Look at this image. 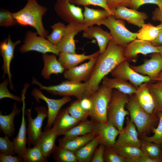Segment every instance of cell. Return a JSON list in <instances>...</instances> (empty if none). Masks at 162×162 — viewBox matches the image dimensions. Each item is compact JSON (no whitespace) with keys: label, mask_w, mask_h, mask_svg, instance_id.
Instances as JSON below:
<instances>
[{"label":"cell","mask_w":162,"mask_h":162,"mask_svg":"<svg viewBox=\"0 0 162 162\" xmlns=\"http://www.w3.org/2000/svg\"><path fill=\"white\" fill-rule=\"evenodd\" d=\"M156 80L158 82L162 81V71L159 74Z\"/></svg>","instance_id":"obj_57"},{"label":"cell","mask_w":162,"mask_h":162,"mask_svg":"<svg viewBox=\"0 0 162 162\" xmlns=\"http://www.w3.org/2000/svg\"><path fill=\"white\" fill-rule=\"evenodd\" d=\"M32 83L38 86L40 90H45L52 95L63 97L74 96L79 100L89 97L93 92L88 81L82 82L67 80L57 85L46 86L32 77Z\"/></svg>","instance_id":"obj_3"},{"label":"cell","mask_w":162,"mask_h":162,"mask_svg":"<svg viewBox=\"0 0 162 162\" xmlns=\"http://www.w3.org/2000/svg\"><path fill=\"white\" fill-rule=\"evenodd\" d=\"M7 135L0 137V152L7 155H14L16 154L13 141L10 140Z\"/></svg>","instance_id":"obj_44"},{"label":"cell","mask_w":162,"mask_h":162,"mask_svg":"<svg viewBox=\"0 0 162 162\" xmlns=\"http://www.w3.org/2000/svg\"><path fill=\"white\" fill-rule=\"evenodd\" d=\"M140 147L143 154L150 157L162 158L161 145L140 139Z\"/></svg>","instance_id":"obj_35"},{"label":"cell","mask_w":162,"mask_h":162,"mask_svg":"<svg viewBox=\"0 0 162 162\" xmlns=\"http://www.w3.org/2000/svg\"><path fill=\"white\" fill-rule=\"evenodd\" d=\"M105 146L100 143L96 148L91 162H104V153Z\"/></svg>","instance_id":"obj_50"},{"label":"cell","mask_w":162,"mask_h":162,"mask_svg":"<svg viewBox=\"0 0 162 162\" xmlns=\"http://www.w3.org/2000/svg\"><path fill=\"white\" fill-rule=\"evenodd\" d=\"M80 122L70 115L67 108L62 109L56 116L52 128L58 136L64 135Z\"/></svg>","instance_id":"obj_21"},{"label":"cell","mask_w":162,"mask_h":162,"mask_svg":"<svg viewBox=\"0 0 162 162\" xmlns=\"http://www.w3.org/2000/svg\"><path fill=\"white\" fill-rule=\"evenodd\" d=\"M149 89L152 97L154 105V114L162 112V91L152 86L148 82Z\"/></svg>","instance_id":"obj_42"},{"label":"cell","mask_w":162,"mask_h":162,"mask_svg":"<svg viewBox=\"0 0 162 162\" xmlns=\"http://www.w3.org/2000/svg\"><path fill=\"white\" fill-rule=\"evenodd\" d=\"M106 0L108 8L112 12L113 10L119 6H124L130 7V0Z\"/></svg>","instance_id":"obj_49"},{"label":"cell","mask_w":162,"mask_h":162,"mask_svg":"<svg viewBox=\"0 0 162 162\" xmlns=\"http://www.w3.org/2000/svg\"><path fill=\"white\" fill-rule=\"evenodd\" d=\"M101 25L109 29L112 39L120 46L125 47L137 38V32L130 31L125 27L123 20L117 19L113 15H110L104 19Z\"/></svg>","instance_id":"obj_7"},{"label":"cell","mask_w":162,"mask_h":162,"mask_svg":"<svg viewBox=\"0 0 162 162\" xmlns=\"http://www.w3.org/2000/svg\"><path fill=\"white\" fill-rule=\"evenodd\" d=\"M22 111L18 108L16 103L14 102L11 112L8 115H3L0 113V129L4 135H7L10 138L14 135L15 127L14 120L15 117L19 115Z\"/></svg>","instance_id":"obj_29"},{"label":"cell","mask_w":162,"mask_h":162,"mask_svg":"<svg viewBox=\"0 0 162 162\" xmlns=\"http://www.w3.org/2000/svg\"><path fill=\"white\" fill-rule=\"evenodd\" d=\"M113 16L117 19L126 21L128 23L141 28L148 18L146 14L124 6H119L113 11Z\"/></svg>","instance_id":"obj_20"},{"label":"cell","mask_w":162,"mask_h":162,"mask_svg":"<svg viewBox=\"0 0 162 162\" xmlns=\"http://www.w3.org/2000/svg\"><path fill=\"white\" fill-rule=\"evenodd\" d=\"M129 100V95L113 89L107 107V122L114 126L119 132L123 128L125 116L129 115V111L124 109Z\"/></svg>","instance_id":"obj_5"},{"label":"cell","mask_w":162,"mask_h":162,"mask_svg":"<svg viewBox=\"0 0 162 162\" xmlns=\"http://www.w3.org/2000/svg\"><path fill=\"white\" fill-rule=\"evenodd\" d=\"M130 65L136 72L149 76L152 81H156L159 74L162 71V57L159 53H153L151 58L142 64Z\"/></svg>","instance_id":"obj_15"},{"label":"cell","mask_w":162,"mask_h":162,"mask_svg":"<svg viewBox=\"0 0 162 162\" xmlns=\"http://www.w3.org/2000/svg\"><path fill=\"white\" fill-rule=\"evenodd\" d=\"M34 110L37 114L34 118H33L32 116V107L25 111L28 122L27 132L28 147H30L32 145L35 146L38 138L42 132L43 121L48 116V109L44 106L35 107Z\"/></svg>","instance_id":"obj_9"},{"label":"cell","mask_w":162,"mask_h":162,"mask_svg":"<svg viewBox=\"0 0 162 162\" xmlns=\"http://www.w3.org/2000/svg\"><path fill=\"white\" fill-rule=\"evenodd\" d=\"M21 42V40H19L13 42L11 40L10 35L8 34L7 38L3 41L1 42L0 44V52L3 62L2 67L4 71L2 78L4 77L5 75H8L10 88L12 90H14V89L12 81V76L10 71V65L14 58L15 48Z\"/></svg>","instance_id":"obj_14"},{"label":"cell","mask_w":162,"mask_h":162,"mask_svg":"<svg viewBox=\"0 0 162 162\" xmlns=\"http://www.w3.org/2000/svg\"><path fill=\"white\" fill-rule=\"evenodd\" d=\"M113 89L102 84L90 96L92 107L89 111V116L94 122H107V107Z\"/></svg>","instance_id":"obj_6"},{"label":"cell","mask_w":162,"mask_h":162,"mask_svg":"<svg viewBox=\"0 0 162 162\" xmlns=\"http://www.w3.org/2000/svg\"><path fill=\"white\" fill-rule=\"evenodd\" d=\"M115 144L117 145L140 147V140L135 124L128 117L126 118V125L119 132Z\"/></svg>","instance_id":"obj_18"},{"label":"cell","mask_w":162,"mask_h":162,"mask_svg":"<svg viewBox=\"0 0 162 162\" xmlns=\"http://www.w3.org/2000/svg\"><path fill=\"white\" fill-rule=\"evenodd\" d=\"M67 108L71 116L80 121L87 119L89 116V112L85 110L81 106L80 100L77 99L73 101Z\"/></svg>","instance_id":"obj_38"},{"label":"cell","mask_w":162,"mask_h":162,"mask_svg":"<svg viewBox=\"0 0 162 162\" xmlns=\"http://www.w3.org/2000/svg\"><path fill=\"white\" fill-rule=\"evenodd\" d=\"M125 48L115 43L112 39L105 51L99 56L88 81L93 92L98 88L104 77L119 63L127 60L124 56Z\"/></svg>","instance_id":"obj_1"},{"label":"cell","mask_w":162,"mask_h":162,"mask_svg":"<svg viewBox=\"0 0 162 162\" xmlns=\"http://www.w3.org/2000/svg\"><path fill=\"white\" fill-rule=\"evenodd\" d=\"M162 150V145H161Z\"/></svg>","instance_id":"obj_60"},{"label":"cell","mask_w":162,"mask_h":162,"mask_svg":"<svg viewBox=\"0 0 162 162\" xmlns=\"http://www.w3.org/2000/svg\"><path fill=\"white\" fill-rule=\"evenodd\" d=\"M98 56L79 66L65 70L63 76L67 80L78 82L88 81Z\"/></svg>","instance_id":"obj_16"},{"label":"cell","mask_w":162,"mask_h":162,"mask_svg":"<svg viewBox=\"0 0 162 162\" xmlns=\"http://www.w3.org/2000/svg\"><path fill=\"white\" fill-rule=\"evenodd\" d=\"M82 36L89 39L95 38L97 42L100 54L105 51L109 41L112 38L110 33L99 26L87 27L83 31Z\"/></svg>","instance_id":"obj_23"},{"label":"cell","mask_w":162,"mask_h":162,"mask_svg":"<svg viewBox=\"0 0 162 162\" xmlns=\"http://www.w3.org/2000/svg\"><path fill=\"white\" fill-rule=\"evenodd\" d=\"M100 54L99 51L89 55L84 53L77 54L67 53L59 52L58 60L65 70H68L77 66L84 61L90 60Z\"/></svg>","instance_id":"obj_25"},{"label":"cell","mask_w":162,"mask_h":162,"mask_svg":"<svg viewBox=\"0 0 162 162\" xmlns=\"http://www.w3.org/2000/svg\"><path fill=\"white\" fill-rule=\"evenodd\" d=\"M104 162H126L124 159L112 150L105 146L104 155Z\"/></svg>","instance_id":"obj_47"},{"label":"cell","mask_w":162,"mask_h":162,"mask_svg":"<svg viewBox=\"0 0 162 162\" xmlns=\"http://www.w3.org/2000/svg\"><path fill=\"white\" fill-rule=\"evenodd\" d=\"M31 93L37 103H40V100L41 99L45 101L47 105L48 116L44 130L50 129L52 128L53 122L61 107L71 100L70 96L63 97L57 99L49 98L44 95L40 89L36 88L33 89Z\"/></svg>","instance_id":"obj_10"},{"label":"cell","mask_w":162,"mask_h":162,"mask_svg":"<svg viewBox=\"0 0 162 162\" xmlns=\"http://www.w3.org/2000/svg\"><path fill=\"white\" fill-rule=\"evenodd\" d=\"M9 81L7 78L0 84V99L5 98H9L18 102L22 103V97L15 95L11 94L8 88Z\"/></svg>","instance_id":"obj_46"},{"label":"cell","mask_w":162,"mask_h":162,"mask_svg":"<svg viewBox=\"0 0 162 162\" xmlns=\"http://www.w3.org/2000/svg\"><path fill=\"white\" fill-rule=\"evenodd\" d=\"M52 31L46 38L51 43L56 46L61 41L65 33L66 26L61 22L56 23L51 26Z\"/></svg>","instance_id":"obj_40"},{"label":"cell","mask_w":162,"mask_h":162,"mask_svg":"<svg viewBox=\"0 0 162 162\" xmlns=\"http://www.w3.org/2000/svg\"><path fill=\"white\" fill-rule=\"evenodd\" d=\"M42 58L44 66L41 70V75L45 79L49 80L51 74L63 73L65 70L57 59L56 54H43Z\"/></svg>","instance_id":"obj_27"},{"label":"cell","mask_w":162,"mask_h":162,"mask_svg":"<svg viewBox=\"0 0 162 162\" xmlns=\"http://www.w3.org/2000/svg\"><path fill=\"white\" fill-rule=\"evenodd\" d=\"M88 27L83 22L73 23L66 26L63 37L56 46L59 52L75 53L74 37L80 32Z\"/></svg>","instance_id":"obj_13"},{"label":"cell","mask_w":162,"mask_h":162,"mask_svg":"<svg viewBox=\"0 0 162 162\" xmlns=\"http://www.w3.org/2000/svg\"><path fill=\"white\" fill-rule=\"evenodd\" d=\"M149 83L152 86L162 91V81H158L155 83H152L150 82Z\"/></svg>","instance_id":"obj_56"},{"label":"cell","mask_w":162,"mask_h":162,"mask_svg":"<svg viewBox=\"0 0 162 162\" xmlns=\"http://www.w3.org/2000/svg\"><path fill=\"white\" fill-rule=\"evenodd\" d=\"M47 10L46 7L39 4L37 0H27L24 7L13 14L19 24L31 26L39 35L46 38L49 32L44 26L42 18Z\"/></svg>","instance_id":"obj_2"},{"label":"cell","mask_w":162,"mask_h":162,"mask_svg":"<svg viewBox=\"0 0 162 162\" xmlns=\"http://www.w3.org/2000/svg\"><path fill=\"white\" fill-rule=\"evenodd\" d=\"M72 3L77 5L87 6L89 5L98 6L107 11L112 15H113V12L108 8L106 0H74Z\"/></svg>","instance_id":"obj_45"},{"label":"cell","mask_w":162,"mask_h":162,"mask_svg":"<svg viewBox=\"0 0 162 162\" xmlns=\"http://www.w3.org/2000/svg\"><path fill=\"white\" fill-rule=\"evenodd\" d=\"M94 122L87 119L80 123L64 134V137L71 138L94 132Z\"/></svg>","instance_id":"obj_34"},{"label":"cell","mask_w":162,"mask_h":162,"mask_svg":"<svg viewBox=\"0 0 162 162\" xmlns=\"http://www.w3.org/2000/svg\"><path fill=\"white\" fill-rule=\"evenodd\" d=\"M134 94L141 108L149 114H154V103L150 92L148 82L143 83L138 86Z\"/></svg>","instance_id":"obj_26"},{"label":"cell","mask_w":162,"mask_h":162,"mask_svg":"<svg viewBox=\"0 0 162 162\" xmlns=\"http://www.w3.org/2000/svg\"><path fill=\"white\" fill-rule=\"evenodd\" d=\"M159 48V53L160 55L162 57V46H158Z\"/></svg>","instance_id":"obj_58"},{"label":"cell","mask_w":162,"mask_h":162,"mask_svg":"<svg viewBox=\"0 0 162 162\" xmlns=\"http://www.w3.org/2000/svg\"><path fill=\"white\" fill-rule=\"evenodd\" d=\"M17 23L14 19L13 13L4 9H1L0 26L8 27L14 26Z\"/></svg>","instance_id":"obj_43"},{"label":"cell","mask_w":162,"mask_h":162,"mask_svg":"<svg viewBox=\"0 0 162 162\" xmlns=\"http://www.w3.org/2000/svg\"><path fill=\"white\" fill-rule=\"evenodd\" d=\"M152 20L154 21H159L162 22V6L156 8L152 13Z\"/></svg>","instance_id":"obj_55"},{"label":"cell","mask_w":162,"mask_h":162,"mask_svg":"<svg viewBox=\"0 0 162 162\" xmlns=\"http://www.w3.org/2000/svg\"><path fill=\"white\" fill-rule=\"evenodd\" d=\"M140 28L137 32V39L151 42L158 37L159 29L157 26L149 23H144Z\"/></svg>","instance_id":"obj_36"},{"label":"cell","mask_w":162,"mask_h":162,"mask_svg":"<svg viewBox=\"0 0 162 162\" xmlns=\"http://www.w3.org/2000/svg\"><path fill=\"white\" fill-rule=\"evenodd\" d=\"M110 148L123 158L126 162H136L143 154L140 148L138 147L120 146L115 144Z\"/></svg>","instance_id":"obj_33"},{"label":"cell","mask_w":162,"mask_h":162,"mask_svg":"<svg viewBox=\"0 0 162 162\" xmlns=\"http://www.w3.org/2000/svg\"><path fill=\"white\" fill-rule=\"evenodd\" d=\"M64 0L68 1L69 2H72L74 0Z\"/></svg>","instance_id":"obj_59"},{"label":"cell","mask_w":162,"mask_h":162,"mask_svg":"<svg viewBox=\"0 0 162 162\" xmlns=\"http://www.w3.org/2000/svg\"><path fill=\"white\" fill-rule=\"evenodd\" d=\"M101 143L99 137L96 136L91 140L75 152L78 162H91L94 152Z\"/></svg>","instance_id":"obj_32"},{"label":"cell","mask_w":162,"mask_h":162,"mask_svg":"<svg viewBox=\"0 0 162 162\" xmlns=\"http://www.w3.org/2000/svg\"><path fill=\"white\" fill-rule=\"evenodd\" d=\"M146 4H156L160 8L162 6V0H130V7L137 10L141 6Z\"/></svg>","instance_id":"obj_48"},{"label":"cell","mask_w":162,"mask_h":162,"mask_svg":"<svg viewBox=\"0 0 162 162\" xmlns=\"http://www.w3.org/2000/svg\"><path fill=\"white\" fill-rule=\"evenodd\" d=\"M23 162H46L47 158L44 157L36 146L28 147L22 156Z\"/></svg>","instance_id":"obj_39"},{"label":"cell","mask_w":162,"mask_h":162,"mask_svg":"<svg viewBox=\"0 0 162 162\" xmlns=\"http://www.w3.org/2000/svg\"><path fill=\"white\" fill-rule=\"evenodd\" d=\"M23 106L22 108V117L21 124L16 136L13 139V142L15 147L16 154L17 156L22 158V156L26 150L27 148V138L26 137L27 128L26 122L25 118L26 104L24 94L22 96Z\"/></svg>","instance_id":"obj_24"},{"label":"cell","mask_w":162,"mask_h":162,"mask_svg":"<svg viewBox=\"0 0 162 162\" xmlns=\"http://www.w3.org/2000/svg\"><path fill=\"white\" fill-rule=\"evenodd\" d=\"M102 81V84L110 88L116 89L129 96L134 94L137 88L128 81L119 78H110L106 76Z\"/></svg>","instance_id":"obj_30"},{"label":"cell","mask_w":162,"mask_h":162,"mask_svg":"<svg viewBox=\"0 0 162 162\" xmlns=\"http://www.w3.org/2000/svg\"><path fill=\"white\" fill-rule=\"evenodd\" d=\"M159 52V47L154 45L151 42L136 39L125 47L124 56L127 60L134 58L139 54L146 55Z\"/></svg>","instance_id":"obj_17"},{"label":"cell","mask_w":162,"mask_h":162,"mask_svg":"<svg viewBox=\"0 0 162 162\" xmlns=\"http://www.w3.org/2000/svg\"><path fill=\"white\" fill-rule=\"evenodd\" d=\"M83 14V23L88 27L95 25H101L102 21L110 15H112L105 10L95 9L84 6Z\"/></svg>","instance_id":"obj_31"},{"label":"cell","mask_w":162,"mask_h":162,"mask_svg":"<svg viewBox=\"0 0 162 162\" xmlns=\"http://www.w3.org/2000/svg\"><path fill=\"white\" fill-rule=\"evenodd\" d=\"M157 26L159 29L158 35L156 38L151 42L155 46H162V22Z\"/></svg>","instance_id":"obj_52"},{"label":"cell","mask_w":162,"mask_h":162,"mask_svg":"<svg viewBox=\"0 0 162 162\" xmlns=\"http://www.w3.org/2000/svg\"><path fill=\"white\" fill-rule=\"evenodd\" d=\"M129 113L130 119L135 124L140 139L147 136L155 128L159 120L156 115L149 114L139 104L134 94L129 96V100L126 105Z\"/></svg>","instance_id":"obj_4"},{"label":"cell","mask_w":162,"mask_h":162,"mask_svg":"<svg viewBox=\"0 0 162 162\" xmlns=\"http://www.w3.org/2000/svg\"><path fill=\"white\" fill-rule=\"evenodd\" d=\"M57 14L68 24L83 22L82 8L70 2L64 0H57L54 6Z\"/></svg>","instance_id":"obj_12"},{"label":"cell","mask_w":162,"mask_h":162,"mask_svg":"<svg viewBox=\"0 0 162 162\" xmlns=\"http://www.w3.org/2000/svg\"><path fill=\"white\" fill-rule=\"evenodd\" d=\"M136 162H162V158H157L149 157L143 154Z\"/></svg>","instance_id":"obj_54"},{"label":"cell","mask_w":162,"mask_h":162,"mask_svg":"<svg viewBox=\"0 0 162 162\" xmlns=\"http://www.w3.org/2000/svg\"><path fill=\"white\" fill-rule=\"evenodd\" d=\"M52 158L57 162H78L75 152L57 146L52 154Z\"/></svg>","instance_id":"obj_37"},{"label":"cell","mask_w":162,"mask_h":162,"mask_svg":"<svg viewBox=\"0 0 162 162\" xmlns=\"http://www.w3.org/2000/svg\"><path fill=\"white\" fill-rule=\"evenodd\" d=\"M31 31H27L23 40V44L20 46L19 51L24 53L29 51H35L43 54L51 52L58 55L59 52L56 46L48 40Z\"/></svg>","instance_id":"obj_8"},{"label":"cell","mask_w":162,"mask_h":162,"mask_svg":"<svg viewBox=\"0 0 162 162\" xmlns=\"http://www.w3.org/2000/svg\"><path fill=\"white\" fill-rule=\"evenodd\" d=\"M22 158L18 156L7 155L0 153V162H23Z\"/></svg>","instance_id":"obj_51"},{"label":"cell","mask_w":162,"mask_h":162,"mask_svg":"<svg viewBox=\"0 0 162 162\" xmlns=\"http://www.w3.org/2000/svg\"><path fill=\"white\" fill-rule=\"evenodd\" d=\"M58 136L52 128L44 130L38 138L35 146L39 149L44 157L48 158L52 154L57 147L55 141Z\"/></svg>","instance_id":"obj_22"},{"label":"cell","mask_w":162,"mask_h":162,"mask_svg":"<svg viewBox=\"0 0 162 162\" xmlns=\"http://www.w3.org/2000/svg\"><path fill=\"white\" fill-rule=\"evenodd\" d=\"M80 102L82 108L89 112L92 107V103L90 98H86L80 100Z\"/></svg>","instance_id":"obj_53"},{"label":"cell","mask_w":162,"mask_h":162,"mask_svg":"<svg viewBox=\"0 0 162 162\" xmlns=\"http://www.w3.org/2000/svg\"><path fill=\"white\" fill-rule=\"evenodd\" d=\"M94 132L100 138L101 143L110 148L116 143L119 131L113 125L107 122H94Z\"/></svg>","instance_id":"obj_19"},{"label":"cell","mask_w":162,"mask_h":162,"mask_svg":"<svg viewBox=\"0 0 162 162\" xmlns=\"http://www.w3.org/2000/svg\"></svg>","instance_id":"obj_61"},{"label":"cell","mask_w":162,"mask_h":162,"mask_svg":"<svg viewBox=\"0 0 162 162\" xmlns=\"http://www.w3.org/2000/svg\"><path fill=\"white\" fill-rule=\"evenodd\" d=\"M156 115L158 118L159 122L156 128H154L152 131L153 135L150 136H146L141 138L148 141L157 144L162 145V112H157Z\"/></svg>","instance_id":"obj_41"},{"label":"cell","mask_w":162,"mask_h":162,"mask_svg":"<svg viewBox=\"0 0 162 162\" xmlns=\"http://www.w3.org/2000/svg\"><path fill=\"white\" fill-rule=\"evenodd\" d=\"M95 136L94 132L70 139L64 136L58 140V146L75 152L92 140Z\"/></svg>","instance_id":"obj_28"},{"label":"cell","mask_w":162,"mask_h":162,"mask_svg":"<svg viewBox=\"0 0 162 162\" xmlns=\"http://www.w3.org/2000/svg\"><path fill=\"white\" fill-rule=\"evenodd\" d=\"M130 65L127 60L122 62L111 72L112 76L113 77L128 80L136 88L143 83L152 81L149 76L142 75L134 71Z\"/></svg>","instance_id":"obj_11"}]
</instances>
